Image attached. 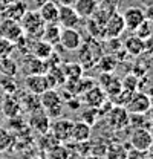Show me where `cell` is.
Here are the masks:
<instances>
[{"label":"cell","mask_w":153,"mask_h":159,"mask_svg":"<svg viewBox=\"0 0 153 159\" xmlns=\"http://www.w3.org/2000/svg\"><path fill=\"white\" fill-rule=\"evenodd\" d=\"M90 132H92V129H90V125H89L87 122H84V121H76V122L72 124L71 139H72L74 142L81 144V142H84V141H87V139L90 138Z\"/></svg>","instance_id":"cell-16"},{"label":"cell","mask_w":153,"mask_h":159,"mask_svg":"<svg viewBox=\"0 0 153 159\" xmlns=\"http://www.w3.org/2000/svg\"><path fill=\"white\" fill-rule=\"evenodd\" d=\"M106 101V93L101 87L98 86H92L89 90L84 92V102L89 106V107H94V109H98L101 107V104Z\"/></svg>","instance_id":"cell-15"},{"label":"cell","mask_w":153,"mask_h":159,"mask_svg":"<svg viewBox=\"0 0 153 159\" xmlns=\"http://www.w3.org/2000/svg\"><path fill=\"white\" fill-rule=\"evenodd\" d=\"M58 9H60V5L54 0H48L40 9V16L41 19L44 20V23H58Z\"/></svg>","instance_id":"cell-17"},{"label":"cell","mask_w":153,"mask_h":159,"mask_svg":"<svg viewBox=\"0 0 153 159\" xmlns=\"http://www.w3.org/2000/svg\"><path fill=\"white\" fill-rule=\"evenodd\" d=\"M32 2V5H34V9H40L48 0H31Z\"/></svg>","instance_id":"cell-33"},{"label":"cell","mask_w":153,"mask_h":159,"mask_svg":"<svg viewBox=\"0 0 153 159\" xmlns=\"http://www.w3.org/2000/svg\"><path fill=\"white\" fill-rule=\"evenodd\" d=\"M144 52H146L147 55L153 57V34L144 40Z\"/></svg>","instance_id":"cell-31"},{"label":"cell","mask_w":153,"mask_h":159,"mask_svg":"<svg viewBox=\"0 0 153 159\" xmlns=\"http://www.w3.org/2000/svg\"><path fill=\"white\" fill-rule=\"evenodd\" d=\"M121 16H123V20H124L126 29H129V31H135L146 20L144 9L142 8H138V6H129V8H126Z\"/></svg>","instance_id":"cell-8"},{"label":"cell","mask_w":153,"mask_h":159,"mask_svg":"<svg viewBox=\"0 0 153 159\" xmlns=\"http://www.w3.org/2000/svg\"><path fill=\"white\" fill-rule=\"evenodd\" d=\"M153 144V135L152 132L146 127H136L133 129L132 135H130V145L136 150H142V152H149Z\"/></svg>","instance_id":"cell-3"},{"label":"cell","mask_w":153,"mask_h":159,"mask_svg":"<svg viewBox=\"0 0 153 159\" xmlns=\"http://www.w3.org/2000/svg\"><path fill=\"white\" fill-rule=\"evenodd\" d=\"M21 107H23V109H26L29 113H31V112H34V110H37V109H40V107H41L40 95L29 92V93L26 95V98L21 99Z\"/></svg>","instance_id":"cell-23"},{"label":"cell","mask_w":153,"mask_h":159,"mask_svg":"<svg viewBox=\"0 0 153 159\" xmlns=\"http://www.w3.org/2000/svg\"><path fill=\"white\" fill-rule=\"evenodd\" d=\"M16 49V43L11 41V40L5 39L0 35V60L6 58V57H11L12 51Z\"/></svg>","instance_id":"cell-27"},{"label":"cell","mask_w":153,"mask_h":159,"mask_svg":"<svg viewBox=\"0 0 153 159\" xmlns=\"http://www.w3.org/2000/svg\"><path fill=\"white\" fill-rule=\"evenodd\" d=\"M98 67H100L101 72L110 74L115 67H116V60H115L112 55H104L103 58H100V61H98Z\"/></svg>","instance_id":"cell-28"},{"label":"cell","mask_w":153,"mask_h":159,"mask_svg":"<svg viewBox=\"0 0 153 159\" xmlns=\"http://www.w3.org/2000/svg\"><path fill=\"white\" fill-rule=\"evenodd\" d=\"M72 124H74V121H71V119L55 118L54 121H51L49 132H52V136L57 139V141H60V142H66V141L71 139Z\"/></svg>","instance_id":"cell-7"},{"label":"cell","mask_w":153,"mask_h":159,"mask_svg":"<svg viewBox=\"0 0 153 159\" xmlns=\"http://www.w3.org/2000/svg\"><path fill=\"white\" fill-rule=\"evenodd\" d=\"M25 84H26L28 92H32L37 95L43 93L46 89H51L44 74H28V77L25 78Z\"/></svg>","instance_id":"cell-12"},{"label":"cell","mask_w":153,"mask_h":159,"mask_svg":"<svg viewBox=\"0 0 153 159\" xmlns=\"http://www.w3.org/2000/svg\"><path fill=\"white\" fill-rule=\"evenodd\" d=\"M29 125L38 132V133H48L49 127H51V118L48 116V113L43 110V107H40L37 110L31 112V118H29Z\"/></svg>","instance_id":"cell-11"},{"label":"cell","mask_w":153,"mask_h":159,"mask_svg":"<svg viewBox=\"0 0 153 159\" xmlns=\"http://www.w3.org/2000/svg\"><path fill=\"white\" fill-rule=\"evenodd\" d=\"M5 5H9V3H12V2H16V0H2Z\"/></svg>","instance_id":"cell-36"},{"label":"cell","mask_w":153,"mask_h":159,"mask_svg":"<svg viewBox=\"0 0 153 159\" xmlns=\"http://www.w3.org/2000/svg\"><path fill=\"white\" fill-rule=\"evenodd\" d=\"M124 107L129 110V113H147V110L152 107V101L147 93L135 90Z\"/></svg>","instance_id":"cell-5"},{"label":"cell","mask_w":153,"mask_h":159,"mask_svg":"<svg viewBox=\"0 0 153 159\" xmlns=\"http://www.w3.org/2000/svg\"><path fill=\"white\" fill-rule=\"evenodd\" d=\"M75 0H58V5H74Z\"/></svg>","instance_id":"cell-34"},{"label":"cell","mask_w":153,"mask_h":159,"mask_svg":"<svg viewBox=\"0 0 153 159\" xmlns=\"http://www.w3.org/2000/svg\"><path fill=\"white\" fill-rule=\"evenodd\" d=\"M26 9H28V8H26V3H25L23 0H16V2L6 5V9H5L6 14H5V17L19 21V20L23 17V14L26 12Z\"/></svg>","instance_id":"cell-20"},{"label":"cell","mask_w":153,"mask_h":159,"mask_svg":"<svg viewBox=\"0 0 153 159\" xmlns=\"http://www.w3.org/2000/svg\"><path fill=\"white\" fill-rule=\"evenodd\" d=\"M23 28L20 25V21L17 20H12V19H6L0 23V35L5 37V39L11 40V41H17V40L23 35Z\"/></svg>","instance_id":"cell-10"},{"label":"cell","mask_w":153,"mask_h":159,"mask_svg":"<svg viewBox=\"0 0 153 159\" xmlns=\"http://www.w3.org/2000/svg\"><path fill=\"white\" fill-rule=\"evenodd\" d=\"M66 51H78L83 44V40L80 32L75 28H61L60 32V41H58Z\"/></svg>","instance_id":"cell-6"},{"label":"cell","mask_w":153,"mask_h":159,"mask_svg":"<svg viewBox=\"0 0 153 159\" xmlns=\"http://www.w3.org/2000/svg\"><path fill=\"white\" fill-rule=\"evenodd\" d=\"M147 115H149V121L153 124V107H150V109L147 110Z\"/></svg>","instance_id":"cell-35"},{"label":"cell","mask_w":153,"mask_h":159,"mask_svg":"<svg viewBox=\"0 0 153 159\" xmlns=\"http://www.w3.org/2000/svg\"><path fill=\"white\" fill-rule=\"evenodd\" d=\"M124 31H126V25L123 16L119 12H112L104 23V37L109 40H116Z\"/></svg>","instance_id":"cell-4"},{"label":"cell","mask_w":153,"mask_h":159,"mask_svg":"<svg viewBox=\"0 0 153 159\" xmlns=\"http://www.w3.org/2000/svg\"><path fill=\"white\" fill-rule=\"evenodd\" d=\"M133 34H136L138 37H141L142 40H146L147 37H150L153 34V25L150 21H147V20H144L136 29L133 31Z\"/></svg>","instance_id":"cell-29"},{"label":"cell","mask_w":153,"mask_h":159,"mask_svg":"<svg viewBox=\"0 0 153 159\" xmlns=\"http://www.w3.org/2000/svg\"><path fill=\"white\" fill-rule=\"evenodd\" d=\"M144 14H146V20L150 21L153 25V5H149V6L144 9Z\"/></svg>","instance_id":"cell-32"},{"label":"cell","mask_w":153,"mask_h":159,"mask_svg":"<svg viewBox=\"0 0 153 159\" xmlns=\"http://www.w3.org/2000/svg\"><path fill=\"white\" fill-rule=\"evenodd\" d=\"M20 110H21V104L14 97H6V98L3 99V113L8 118L19 116Z\"/></svg>","instance_id":"cell-22"},{"label":"cell","mask_w":153,"mask_h":159,"mask_svg":"<svg viewBox=\"0 0 153 159\" xmlns=\"http://www.w3.org/2000/svg\"><path fill=\"white\" fill-rule=\"evenodd\" d=\"M23 32L26 35H29L31 39H41L43 34V28H44V20L41 19L38 9H26V12L23 14V17L19 20Z\"/></svg>","instance_id":"cell-1"},{"label":"cell","mask_w":153,"mask_h":159,"mask_svg":"<svg viewBox=\"0 0 153 159\" xmlns=\"http://www.w3.org/2000/svg\"><path fill=\"white\" fill-rule=\"evenodd\" d=\"M80 16L72 5H60L58 9V25L61 28H76L80 23Z\"/></svg>","instance_id":"cell-9"},{"label":"cell","mask_w":153,"mask_h":159,"mask_svg":"<svg viewBox=\"0 0 153 159\" xmlns=\"http://www.w3.org/2000/svg\"><path fill=\"white\" fill-rule=\"evenodd\" d=\"M83 121L87 122L89 125H92V124L95 122V109H94V107H92L90 110H86V112L83 113Z\"/></svg>","instance_id":"cell-30"},{"label":"cell","mask_w":153,"mask_h":159,"mask_svg":"<svg viewBox=\"0 0 153 159\" xmlns=\"http://www.w3.org/2000/svg\"><path fill=\"white\" fill-rule=\"evenodd\" d=\"M40 102H41L43 110L48 113V116L51 119H55L61 115L63 102H61V98H60V93L54 87L46 89L43 93H40Z\"/></svg>","instance_id":"cell-2"},{"label":"cell","mask_w":153,"mask_h":159,"mask_svg":"<svg viewBox=\"0 0 153 159\" xmlns=\"http://www.w3.org/2000/svg\"><path fill=\"white\" fill-rule=\"evenodd\" d=\"M0 70H2L6 77H14V75L17 74V64L9 58V57L2 58L0 60Z\"/></svg>","instance_id":"cell-26"},{"label":"cell","mask_w":153,"mask_h":159,"mask_svg":"<svg viewBox=\"0 0 153 159\" xmlns=\"http://www.w3.org/2000/svg\"><path fill=\"white\" fill-rule=\"evenodd\" d=\"M64 77L67 80H75V78H80L83 75V66L78 64V63H74V64H64L61 67Z\"/></svg>","instance_id":"cell-25"},{"label":"cell","mask_w":153,"mask_h":159,"mask_svg":"<svg viewBox=\"0 0 153 159\" xmlns=\"http://www.w3.org/2000/svg\"><path fill=\"white\" fill-rule=\"evenodd\" d=\"M124 51L130 55V57H139L141 54H144V40L138 37L136 34L130 35L129 39L124 41Z\"/></svg>","instance_id":"cell-18"},{"label":"cell","mask_w":153,"mask_h":159,"mask_svg":"<svg viewBox=\"0 0 153 159\" xmlns=\"http://www.w3.org/2000/svg\"><path fill=\"white\" fill-rule=\"evenodd\" d=\"M52 52H54V44L44 41L43 39H40L38 41H35V43L32 44V48H31V54L40 60H48L51 57Z\"/></svg>","instance_id":"cell-19"},{"label":"cell","mask_w":153,"mask_h":159,"mask_svg":"<svg viewBox=\"0 0 153 159\" xmlns=\"http://www.w3.org/2000/svg\"><path fill=\"white\" fill-rule=\"evenodd\" d=\"M14 142H16L14 135H12L8 129L0 127V153H3V152L9 150V148L14 145Z\"/></svg>","instance_id":"cell-24"},{"label":"cell","mask_w":153,"mask_h":159,"mask_svg":"<svg viewBox=\"0 0 153 159\" xmlns=\"http://www.w3.org/2000/svg\"><path fill=\"white\" fill-rule=\"evenodd\" d=\"M107 121L114 129H123L129 122V110L124 106H115L112 110H109Z\"/></svg>","instance_id":"cell-13"},{"label":"cell","mask_w":153,"mask_h":159,"mask_svg":"<svg viewBox=\"0 0 153 159\" xmlns=\"http://www.w3.org/2000/svg\"><path fill=\"white\" fill-rule=\"evenodd\" d=\"M60 32H61V26L58 23H44L41 39L51 44H57L60 41Z\"/></svg>","instance_id":"cell-21"},{"label":"cell","mask_w":153,"mask_h":159,"mask_svg":"<svg viewBox=\"0 0 153 159\" xmlns=\"http://www.w3.org/2000/svg\"><path fill=\"white\" fill-rule=\"evenodd\" d=\"M72 6L80 19H90L98 9V0H75Z\"/></svg>","instance_id":"cell-14"}]
</instances>
